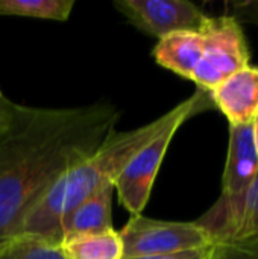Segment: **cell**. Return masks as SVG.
<instances>
[{"label":"cell","instance_id":"1","mask_svg":"<svg viewBox=\"0 0 258 259\" xmlns=\"http://www.w3.org/2000/svg\"><path fill=\"white\" fill-rule=\"evenodd\" d=\"M119 117L109 102L78 108L14 103L0 129V246L18 235L24 217L59 176L108 140Z\"/></svg>","mask_w":258,"mask_h":259},{"label":"cell","instance_id":"2","mask_svg":"<svg viewBox=\"0 0 258 259\" xmlns=\"http://www.w3.org/2000/svg\"><path fill=\"white\" fill-rule=\"evenodd\" d=\"M179 106L137 129L126 132L114 131L90 158L59 176L38 199L24 217L18 235L36 237L58 247L62 241L61 220L103 185H114L135 153L176 117Z\"/></svg>","mask_w":258,"mask_h":259},{"label":"cell","instance_id":"3","mask_svg":"<svg viewBox=\"0 0 258 259\" xmlns=\"http://www.w3.org/2000/svg\"><path fill=\"white\" fill-rule=\"evenodd\" d=\"M258 173V156L252 124L230 126V144L222 176L219 200L196 223L204 228L213 243L227 241L236 231L246 194Z\"/></svg>","mask_w":258,"mask_h":259},{"label":"cell","instance_id":"4","mask_svg":"<svg viewBox=\"0 0 258 259\" xmlns=\"http://www.w3.org/2000/svg\"><path fill=\"white\" fill-rule=\"evenodd\" d=\"M201 100V93H196L190 99L179 103L181 106L176 117L164 127L163 132H160L151 143H148L135 153V156L128 162V165L116 179L114 190L117 191L119 202L131 212V215H141L151 197L158 170L175 134L182 126V123L195 114Z\"/></svg>","mask_w":258,"mask_h":259},{"label":"cell","instance_id":"5","mask_svg":"<svg viewBox=\"0 0 258 259\" xmlns=\"http://www.w3.org/2000/svg\"><path fill=\"white\" fill-rule=\"evenodd\" d=\"M199 32L204 52L192 80L201 91L210 93L231 74L251 65V53L242 24L231 14L207 17Z\"/></svg>","mask_w":258,"mask_h":259},{"label":"cell","instance_id":"6","mask_svg":"<svg viewBox=\"0 0 258 259\" xmlns=\"http://www.w3.org/2000/svg\"><path fill=\"white\" fill-rule=\"evenodd\" d=\"M117 232L123 243L125 258L169 255L214 244L210 234L196 222H163L132 215Z\"/></svg>","mask_w":258,"mask_h":259},{"label":"cell","instance_id":"7","mask_svg":"<svg viewBox=\"0 0 258 259\" xmlns=\"http://www.w3.org/2000/svg\"><path fill=\"white\" fill-rule=\"evenodd\" d=\"M114 6L132 26L158 39L176 32H198L208 17L187 0H117Z\"/></svg>","mask_w":258,"mask_h":259},{"label":"cell","instance_id":"8","mask_svg":"<svg viewBox=\"0 0 258 259\" xmlns=\"http://www.w3.org/2000/svg\"><path fill=\"white\" fill-rule=\"evenodd\" d=\"M208 94L230 126L252 124L258 117V67L239 70Z\"/></svg>","mask_w":258,"mask_h":259},{"label":"cell","instance_id":"9","mask_svg":"<svg viewBox=\"0 0 258 259\" xmlns=\"http://www.w3.org/2000/svg\"><path fill=\"white\" fill-rule=\"evenodd\" d=\"M113 184L103 185L70 211L61 220L62 240L113 231Z\"/></svg>","mask_w":258,"mask_h":259},{"label":"cell","instance_id":"10","mask_svg":"<svg viewBox=\"0 0 258 259\" xmlns=\"http://www.w3.org/2000/svg\"><path fill=\"white\" fill-rule=\"evenodd\" d=\"M204 38L198 30L170 33L158 39L152 56L155 62L172 73L190 79L202 58Z\"/></svg>","mask_w":258,"mask_h":259},{"label":"cell","instance_id":"11","mask_svg":"<svg viewBox=\"0 0 258 259\" xmlns=\"http://www.w3.org/2000/svg\"><path fill=\"white\" fill-rule=\"evenodd\" d=\"M64 259H123V243L117 231L64 238L58 246Z\"/></svg>","mask_w":258,"mask_h":259},{"label":"cell","instance_id":"12","mask_svg":"<svg viewBox=\"0 0 258 259\" xmlns=\"http://www.w3.org/2000/svg\"><path fill=\"white\" fill-rule=\"evenodd\" d=\"M75 8V0H0V15L30 17L65 21Z\"/></svg>","mask_w":258,"mask_h":259},{"label":"cell","instance_id":"13","mask_svg":"<svg viewBox=\"0 0 258 259\" xmlns=\"http://www.w3.org/2000/svg\"><path fill=\"white\" fill-rule=\"evenodd\" d=\"M0 259H64L59 247L29 235H17L0 246Z\"/></svg>","mask_w":258,"mask_h":259},{"label":"cell","instance_id":"14","mask_svg":"<svg viewBox=\"0 0 258 259\" xmlns=\"http://www.w3.org/2000/svg\"><path fill=\"white\" fill-rule=\"evenodd\" d=\"M240 240H258V173L246 194L243 211L236 226V231L227 241Z\"/></svg>","mask_w":258,"mask_h":259},{"label":"cell","instance_id":"15","mask_svg":"<svg viewBox=\"0 0 258 259\" xmlns=\"http://www.w3.org/2000/svg\"><path fill=\"white\" fill-rule=\"evenodd\" d=\"M211 259H258V240L214 243Z\"/></svg>","mask_w":258,"mask_h":259},{"label":"cell","instance_id":"16","mask_svg":"<svg viewBox=\"0 0 258 259\" xmlns=\"http://www.w3.org/2000/svg\"><path fill=\"white\" fill-rule=\"evenodd\" d=\"M233 8V17L242 24V23H251L258 26V2H234L231 3Z\"/></svg>","mask_w":258,"mask_h":259},{"label":"cell","instance_id":"17","mask_svg":"<svg viewBox=\"0 0 258 259\" xmlns=\"http://www.w3.org/2000/svg\"><path fill=\"white\" fill-rule=\"evenodd\" d=\"M213 253V244L202 249L195 250H186L178 253H169V255H157V256H143V258H123V259H211Z\"/></svg>","mask_w":258,"mask_h":259},{"label":"cell","instance_id":"18","mask_svg":"<svg viewBox=\"0 0 258 259\" xmlns=\"http://www.w3.org/2000/svg\"><path fill=\"white\" fill-rule=\"evenodd\" d=\"M12 108H14L12 102H9L5 96L0 97V129L9 123L12 115Z\"/></svg>","mask_w":258,"mask_h":259},{"label":"cell","instance_id":"19","mask_svg":"<svg viewBox=\"0 0 258 259\" xmlns=\"http://www.w3.org/2000/svg\"><path fill=\"white\" fill-rule=\"evenodd\" d=\"M252 135H254V144H255V150H257L258 156V117L252 123Z\"/></svg>","mask_w":258,"mask_h":259},{"label":"cell","instance_id":"20","mask_svg":"<svg viewBox=\"0 0 258 259\" xmlns=\"http://www.w3.org/2000/svg\"><path fill=\"white\" fill-rule=\"evenodd\" d=\"M0 97H3V93H2V90H0Z\"/></svg>","mask_w":258,"mask_h":259}]
</instances>
